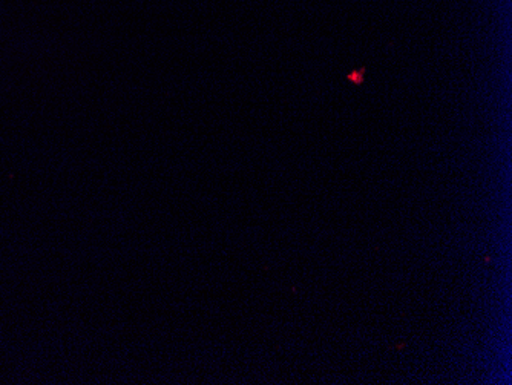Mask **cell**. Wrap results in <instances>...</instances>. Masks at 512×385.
Returning <instances> with one entry per match:
<instances>
[{
	"label": "cell",
	"mask_w": 512,
	"mask_h": 385,
	"mask_svg": "<svg viewBox=\"0 0 512 385\" xmlns=\"http://www.w3.org/2000/svg\"><path fill=\"white\" fill-rule=\"evenodd\" d=\"M364 76L365 70L355 71V73H352L350 76H348V80H352V82L356 83V85H362V82H364Z\"/></svg>",
	"instance_id": "obj_1"
}]
</instances>
